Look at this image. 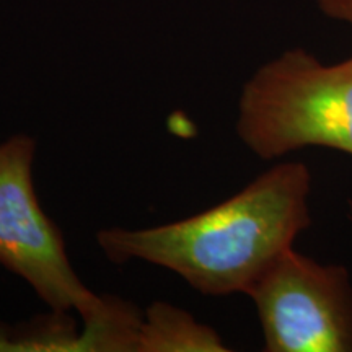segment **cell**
Masks as SVG:
<instances>
[{
    "mask_svg": "<svg viewBox=\"0 0 352 352\" xmlns=\"http://www.w3.org/2000/svg\"><path fill=\"white\" fill-rule=\"evenodd\" d=\"M248 296L267 352H352V283L344 266L290 248Z\"/></svg>",
    "mask_w": 352,
    "mask_h": 352,
    "instance_id": "cell-4",
    "label": "cell"
},
{
    "mask_svg": "<svg viewBox=\"0 0 352 352\" xmlns=\"http://www.w3.org/2000/svg\"><path fill=\"white\" fill-rule=\"evenodd\" d=\"M0 351L8 352H103L98 334L85 327L76 333V324L65 311H54L15 329L0 328Z\"/></svg>",
    "mask_w": 352,
    "mask_h": 352,
    "instance_id": "cell-6",
    "label": "cell"
},
{
    "mask_svg": "<svg viewBox=\"0 0 352 352\" xmlns=\"http://www.w3.org/2000/svg\"><path fill=\"white\" fill-rule=\"evenodd\" d=\"M230 351L208 324L183 308L153 302L145 308L138 352H227Z\"/></svg>",
    "mask_w": 352,
    "mask_h": 352,
    "instance_id": "cell-5",
    "label": "cell"
},
{
    "mask_svg": "<svg viewBox=\"0 0 352 352\" xmlns=\"http://www.w3.org/2000/svg\"><path fill=\"white\" fill-rule=\"evenodd\" d=\"M310 191L308 166L285 162L204 212L157 227L103 228L96 243L114 264L165 267L202 296H248L310 227Z\"/></svg>",
    "mask_w": 352,
    "mask_h": 352,
    "instance_id": "cell-1",
    "label": "cell"
},
{
    "mask_svg": "<svg viewBox=\"0 0 352 352\" xmlns=\"http://www.w3.org/2000/svg\"><path fill=\"white\" fill-rule=\"evenodd\" d=\"M36 140L26 134L0 144V264L54 311L76 310L83 323L107 305L74 271L63 232L44 214L33 184Z\"/></svg>",
    "mask_w": 352,
    "mask_h": 352,
    "instance_id": "cell-3",
    "label": "cell"
},
{
    "mask_svg": "<svg viewBox=\"0 0 352 352\" xmlns=\"http://www.w3.org/2000/svg\"><path fill=\"white\" fill-rule=\"evenodd\" d=\"M316 6L329 19L352 26V0H316Z\"/></svg>",
    "mask_w": 352,
    "mask_h": 352,
    "instance_id": "cell-7",
    "label": "cell"
},
{
    "mask_svg": "<svg viewBox=\"0 0 352 352\" xmlns=\"http://www.w3.org/2000/svg\"><path fill=\"white\" fill-rule=\"evenodd\" d=\"M236 134L263 160L305 147L352 155V56L328 65L290 50L261 65L241 90Z\"/></svg>",
    "mask_w": 352,
    "mask_h": 352,
    "instance_id": "cell-2",
    "label": "cell"
}]
</instances>
